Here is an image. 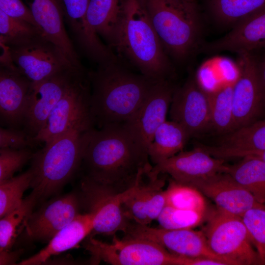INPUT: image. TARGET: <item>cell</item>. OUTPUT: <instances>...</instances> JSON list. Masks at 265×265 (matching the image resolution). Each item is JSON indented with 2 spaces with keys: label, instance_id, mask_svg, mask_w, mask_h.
Instances as JSON below:
<instances>
[{
  "label": "cell",
  "instance_id": "cell-42",
  "mask_svg": "<svg viewBox=\"0 0 265 265\" xmlns=\"http://www.w3.org/2000/svg\"><path fill=\"white\" fill-rule=\"evenodd\" d=\"M249 156L256 157L265 161V151L253 153L249 155Z\"/></svg>",
  "mask_w": 265,
  "mask_h": 265
},
{
  "label": "cell",
  "instance_id": "cell-26",
  "mask_svg": "<svg viewBox=\"0 0 265 265\" xmlns=\"http://www.w3.org/2000/svg\"><path fill=\"white\" fill-rule=\"evenodd\" d=\"M190 138L180 124L166 120L156 130L148 147L149 159L156 164L176 155L182 151Z\"/></svg>",
  "mask_w": 265,
  "mask_h": 265
},
{
  "label": "cell",
  "instance_id": "cell-10",
  "mask_svg": "<svg viewBox=\"0 0 265 265\" xmlns=\"http://www.w3.org/2000/svg\"><path fill=\"white\" fill-rule=\"evenodd\" d=\"M7 48L13 63L31 82H39L75 67L43 33Z\"/></svg>",
  "mask_w": 265,
  "mask_h": 265
},
{
  "label": "cell",
  "instance_id": "cell-21",
  "mask_svg": "<svg viewBox=\"0 0 265 265\" xmlns=\"http://www.w3.org/2000/svg\"><path fill=\"white\" fill-rule=\"evenodd\" d=\"M152 167L141 177L137 188L123 204L126 217L136 223L148 225L157 219L166 205L165 179L150 173Z\"/></svg>",
  "mask_w": 265,
  "mask_h": 265
},
{
  "label": "cell",
  "instance_id": "cell-24",
  "mask_svg": "<svg viewBox=\"0 0 265 265\" xmlns=\"http://www.w3.org/2000/svg\"><path fill=\"white\" fill-rule=\"evenodd\" d=\"M93 215L88 212L80 213L58 232L44 248L22 261L19 265H35L45 263L51 257L76 247L93 232Z\"/></svg>",
  "mask_w": 265,
  "mask_h": 265
},
{
  "label": "cell",
  "instance_id": "cell-17",
  "mask_svg": "<svg viewBox=\"0 0 265 265\" xmlns=\"http://www.w3.org/2000/svg\"><path fill=\"white\" fill-rule=\"evenodd\" d=\"M82 208L80 194L71 192L56 197L32 212L24 228L27 236L36 241H47L72 221Z\"/></svg>",
  "mask_w": 265,
  "mask_h": 265
},
{
  "label": "cell",
  "instance_id": "cell-11",
  "mask_svg": "<svg viewBox=\"0 0 265 265\" xmlns=\"http://www.w3.org/2000/svg\"><path fill=\"white\" fill-rule=\"evenodd\" d=\"M124 233L126 237L152 241L170 253L188 258L205 257L228 264L210 248L203 232L191 229L153 228L130 220Z\"/></svg>",
  "mask_w": 265,
  "mask_h": 265
},
{
  "label": "cell",
  "instance_id": "cell-25",
  "mask_svg": "<svg viewBox=\"0 0 265 265\" xmlns=\"http://www.w3.org/2000/svg\"><path fill=\"white\" fill-rule=\"evenodd\" d=\"M124 0H90L86 14L90 29L112 50L122 22Z\"/></svg>",
  "mask_w": 265,
  "mask_h": 265
},
{
  "label": "cell",
  "instance_id": "cell-35",
  "mask_svg": "<svg viewBox=\"0 0 265 265\" xmlns=\"http://www.w3.org/2000/svg\"><path fill=\"white\" fill-rule=\"evenodd\" d=\"M204 212L165 206L157 218L160 227L167 229H191L203 219Z\"/></svg>",
  "mask_w": 265,
  "mask_h": 265
},
{
  "label": "cell",
  "instance_id": "cell-3",
  "mask_svg": "<svg viewBox=\"0 0 265 265\" xmlns=\"http://www.w3.org/2000/svg\"><path fill=\"white\" fill-rule=\"evenodd\" d=\"M140 74L171 80L174 68L151 23L144 0H124L122 22L112 48Z\"/></svg>",
  "mask_w": 265,
  "mask_h": 265
},
{
  "label": "cell",
  "instance_id": "cell-38",
  "mask_svg": "<svg viewBox=\"0 0 265 265\" xmlns=\"http://www.w3.org/2000/svg\"><path fill=\"white\" fill-rule=\"evenodd\" d=\"M34 145L23 129L0 128V148L21 149Z\"/></svg>",
  "mask_w": 265,
  "mask_h": 265
},
{
  "label": "cell",
  "instance_id": "cell-23",
  "mask_svg": "<svg viewBox=\"0 0 265 265\" xmlns=\"http://www.w3.org/2000/svg\"><path fill=\"white\" fill-rule=\"evenodd\" d=\"M198 145L211 156L223 159L265 151V118L229 132L219 145Z\"/></svg>",
  "mask_w": 265,
  "mask_h": 265
},
{
  "label": "cell",
  "instance_id": "cell-27",
  "mask_svg": "<svg viewBox=\"0 0 265 265\" xmlns=\"http://www.w3.org/2000/svg\"><path fill=\"white\" fill-rule=\"evenodd\" d=\"M239 162L227 165L224 173L250 192L258 202L265 206V161L246 156Z\"/></svg>",
  "mask_w": 265,
  "mask_h": 265
},
{
  "label": "cell",
  "instance_id": "cell-6",
  "mask_svg": "<svg viewBox=\"0 0 265 265\" xmlns=\"http://www.w3.org/2000/svg\"><path fill=\"white\" fill-rule=\"evenodd\" d=\"M88 72L84 67L76 71L44 127L32 139L34 144L47 143L72 129L86 131L93 128Z\"/></svg>",
  "mask_w": 265,
  "mask_h": 265
},
{
  "label": "cell",
  "instance_id": "cell-7",
  "mask_svg": "<svg viewBox=\"0 0 265 265\" xmlns=\"http://www.w3.org/2000/svg\"><path fill=\"white\" fill-rule=\"evenodd\" d=\"M84 247L91 255V263L103 261L112 265H186V257L173 254L152 241L115 235L111 243L87 237Z\"/></svg>",
  "mask_w": 265,
  "mask_h": 265
},
{
  "label": "cell",
  "instance_id": "cell-15",
  "mask_svg": "<svg viewBox=\"0 0 265 265\" xmlns=\"http://www.w3.org/2000/svg\"><path fill=\"white\" fill-rule=\"evenodd\" d=\"M238 55L239 74L233 83L234 131L256 121L264 106L257 61L252 53Z\"/></svg>",
  "mask_w": 265,
  "mask_h": 265
},
{
  "label": "cell",
  "instance_id": "cell-14",
  "mask_svg": "<svg viewBox=\"0 0 265 265\" xmlns=\"http://www.w3.org/2000/svg\"><path fill=\"white\" fill-rule=\"evenodd\" d=\"M175 88L171 80L157 81L138 109L123 124L147 153L156 130L166 121Z\"/></svg>",
  "mask_w": 265,
  "mask_h": 265
},
{
  "label": "cell",
  "instance_id": "cell-40",
  "mask_svg": "<svg viewBox=\"0 0 265 265\" xmlns=\"http://www.w3.org/2000/svg\"><path fill=\"white\" fill-rule=\"evenodd\" d=\"M0 265H13L19 258V252H12L9 250H0Z\"/></svg>",
  "mask_w": 265,
  "mask_h": 265
},
{
  "label": "cell",
  "instance_id": "cell-39",
  "mask_svg": "<svg viewBox=\"0 0 265 265\" xmlns=\"http://www.w3.org/2000/svg\"><path fill=\"white\" fill-rule=\"evenodd\" d=\"M0 10L11 17L26 21L38 27L30 9L21 0H0Z\"/></svg>",
  "mask_w": 265,
  "mask_h": 265
},
{
  "label": "cell",
  "instance_id": "cell-12",
  "mask_svg": "<svg viewBox=\"0 0 265 265\" xmlns=\"http://www.w3.org/2000/svg\"><path fill=\"white\" fill-rule=\"evenodd\" d=\"M171 120L182 125L190 137L211 127L209 92L191 73L184 84L176 87L169 110Z\"/></svg>",
  "mask_w": 265,
  "mask_h": 265
},
{
  "label": "cell",
  "instance_id": "cell-8",
  "mask_svg": "<svg viewBox=\"0 0 265 265\" xmlns=\"http://www.w3.org/2000/svg\"><path fill=\"white\" fill-rule=\"evenodd\" d=\"M203 232L211 250L228 265L261 264L241 217L217 210Z\"/></svg>",
  "mask_w": 265,
  "mask_h": 265
},
{
  "label": "cell",
  "instance_id": "cell-19",
  "mask_svg": "<svg viewBox=\"0 0 265 265\" xmlns=\"http://www.w3.org/2000/svg\"><path fill=\"white\" fill-rule=\"evenodd\" d=\"M193 187L212 199L217 210L240 217L250 209L264 208L253 195L226 173L197 182Z\"/></svg>",
  "mask_w": 265,
  "mask_h": 265
},
{
  "label": "cell",
  "instance_id": "cell-9",
  "mask_svg": "<svg viewBox=\"0 0 265 265\" xmlns=\"http://www.w3.org/2000/svg\"><path fill=\"white\" fill-rule=\"evenodd\" d=\"M139 179L132 187L116 193L82 177L80 196L82 208L93 215V232L113 236L118 231L125 232L130 220L124 213L123 204L136 189Z\"/></svg>",
  "mask_w": 265,
  "mask_h": 265
},
{
  "label": "cell",
  "instance_id": "cell-32",
  "mask_svg": "<svg viewBox=\"0 0 265 265\" xmlns=\"http://www.w3.org/2000/svg\"><path fill=\"white\" fill-rule=\"evenodd\" d=\"M42 33L38 27L0 10V44L7 47L18 45Z\"/></svg>",
  "mask_w": 265,
  "mask_h": 265
},
{
  "label": "cell",
  "instance_id": "cell-28",
  "mask_svg": "<svg viewBox=\"0 0 265 265\" xmlns=\"http://www.w3.org/2000/svg\"><path fill=\"white\" fill-rule=\"evenodd\" d=\"M207 9L219 24L233 26L265 6V0H206Z\"/></svg>",
  "mask_w": 265,
  "mask_h": 265
},
{
  "label": "cell",
  "instance_id": "cell-20",
  "mask_svg": "<svg viewBox=\"0 0 265 265\" xmlns=\"http://www.w3.org/2000/svg\"><path fill=\"white\" fill-rule=\"evenodd\" d=\"M265 49V6L246 17L232 27L223 37L202 45L208 53L223 51L238 54Z\"/></svg>",
  "mask_w": 265,
  "mask_h": 265
},
{
  "label": "cell",
  "instance_id": "cell-2",
  "mask_svg": "<svg viewBox=\"0 0 265 265\" xmlns=\"http://www.w3.org/2000/svg\"><path fill=\"white\" fill-rule=\"evenodd\" d=\"M90 111L99 128L126 122L158 81L132 72L117 57L88 72Z\"/></svg>",
  "mask_w": 265,
  "mask_h": 265
},
{
  "label": "cell",
  "instance_id": "cell-41",
  "mask_svg": "<svg viewBox=\"0 0 265 265\" xmlns=\"http://www.w3.org/2000/svg\"><path fill=\"white\" fill-rule=\"evenodd\" d=\"M257 70L265 106V53L261 61H257Z\"/></svg>",
  "mask_w": 265,
  "mask_h": 265
},
{
  "label": "cell",
  "instance_id": "cell-34",
  "mask_svg": "<svg viewBox=\"0 0 265 265\" xmlns=\"http://www.w3.org/2000/svg\"><path fill=\"white\" fill-rule=\"evenodd\" d=\"M32 174L30 169L16 177L0 183V217L20 206L24 192L30 186Z\"/></svg>",
  "mask_w": 265,
  "mask_h": 265
},
{
  "label": "cell",
  "instance_id": "cell-31",
  "mask_svg": "<svg viewBox=\"0 0 265 265\" xmlns=\"http://www.w3.org/2000/svg\"><path fill=\"white\" fill-rule=\"evenodd\" d=\"M64 20L69 27L75 43L83 45L90 42L95 33L86 21V11L90 0H61Z\"/></svg>",
  "mask_w": 265,
  "mask_h": 265
},
{
  "label": "cell",
  "instance_id": "cell-37",
  "mask_svg": "<svg viewBox=\"0 0 265 265\" xmlns=\"http://www.w3.org/2000/svg\"><path fill=\"white\" fill-rule=\"evenodd\" d=\"M33 154L29 148H0V183L13 177L16 171L31 159Z\"/></svg>",
  "mask_w": 265,
  "mask_h": 265
},
{
  "label": "cell",
  "instance_id": "cell-4",
  "mask_svg": "<svg viewBox=\"0 0 265 265\" xmlns=\"http://www.w3.org/2000/svg\"><path fill=\"white\" fill-rule=\"evenodd\" d=\"M151 23L169 57L188 61L201 49L202 24L196 1L144 0Z\"/></svg>",
  "mask_w": 265,
  "mask_h": 265
},
{
  "label": "cell",
  "instance_id": "cell-43",
  "mask_svg": "<svg viewBox=\"0 0 265 265\" xmlns=\"http://www.w3.org/2000/svg\"><path fill=\"white\" fill-rule=\"evenodd\" d=\"M191 0V1H196V0Z\"/></svg>",
  "mask_w": 265,
  "mask_h": 265
},
{
  "label": "cell",
  "instance_id": "cell-18",
  "mask_svg": "<svg viewBox=\"0 0 265 265\" xmlns=\"http://www.w3.org/2000/svg\"><path fill=\"white\" fill-rule=\"evenodd\" d=\"M31 83L13 62L0 63V120L3 126L14 129L23 126Z\"/></svg>",
  "mask_w": 265,
  "mask_h": 265
},
{
  "label": "cell",
  "instance_id": "cell-33",
  "mask_svg": "<svg viewBox=\"0 0 265 265\" xmlns=\"http://www.w3.org/2000/svg\"><path fill=\"white\" fill-rule=\"evenodd\" d=\"M164 193L165 206L205 213V201L202 194L195 188L179 183L172 179Z\"/></svg>",
  "mask_w": 265,
  "mask_h": 265
},
{
  "label": "cell",
  "instance_id": "cell-22",
  "mask_svg": "<svg viewBox=\"0 0 265 265\" xmlns=\"http://www.w3.org/2000/svg\"><path fill=\"white\" fill-rule=\"evenodd\" d=\"M34 20L45 36L62 52L76 67H83L65 29L61 0H26Z\"/></svg>",
  "mask_w": 265,
  "mask_h": 265
},
{
  "label": "cell",
  "instance_id": "cell-36",
  "mask_svg": "<svg viewBox=\"0 0 265 265\" xmlns=\"http://www.w3.org/2000/svg\"><path fill=\"white\" fill-rule=\"evenodd\" d=\"M241 218L256 247L261 264H265V208L250 209Z\"/></svg>",
  "mask_w": 265,
  "mask_h": 265
},
{
  "label": "cell",
  "instance_id": "cell-16",
  "mask_svg": "<svg viewBox=\"0 0 265 265\" xmlns=\"http://www.w3.org/2000/svg\"><path fill=\"white\" fill-rule=\"evenodd\" d=\"M224 159L215 158L197 146L181 151L152 166L153 175L167 174L176 182L191 186L195 183L220 173H224Z\"/></svg>",
  "mask_w": 265,
  "mask_h": 265
},
{
  "label": "cell",
  "instance_id": "cell-13",
  "mask_svg": "<svg viewBox=\"0 0 265 265\" xmlns=\"http://www.w3.org/2000/svg\"><path fill=\"white\" fill-rule=\"evenodd\" d=\"M83 67H71L39 82H31L23 129L32 140L44 127L76 71Z\"/></svg>",
  "mask_w": 265,
  "mask_h": 265
},
{
  "label": "cell",
  "instance_id": "cell-1",
  "mask_svg": "<svg viewBox=\"0 0 265 265\" xmlns=\"http://www.w3.org/2000/svg\"><path fill=\"white\" fill-rule=\"evenodd\" d=\"M82 139L83 176L116 193L132 187L151 165L148 153L123 124L93 128Z\"/></svg>",
  "mask_w": 265,
  "mask_h": 265
},
{
  "label": "cell",
  "instance_id": "cell-30",
  "mask_svg": "<svg viewBox=\"0 0 265 265\" xmlns=\"http://www.w3.org/2000/svg\"><path fill=\"white\" fill-rule=\"evenodd\" d=\"M233 83L209 92L211 127L218 132L229 133L234 130Z\"/></svg>",
  "mask_w": 265,
  "mask_h": 265
},
{
  "label": "cell",
  "instance_id": "cell-5",
  "mask_svg": "<svg viewBox=\"0 0 265 265\" xmlns=\"http://www.w3.org/2000/svg\"><path fill=\"white\" fill-rule=\"evenodd\" d=\"M72 129L45 143L31 158L30 186L39 202L56 194L81 165L82 134Z\"/></svg>",
  "mask_w": 265,
  "mask_h": 265
},
{
  "label": "cell",
  "instance_id": "cell-29",
  "mask_svg": "<svg viewBox=\"0 0 265 265\" xmlns=\"http://www.w3.org/2000/svg\"><path fill=\"white\" fill-rule=\"evenodd\" d=\"M39 202L37 194L32 191L21 205L0 218V250H10L19 228H24L26 220Z\"/></svg>",
  "mask_w": 265,
  "mask_h": 265
}]
</instances>
